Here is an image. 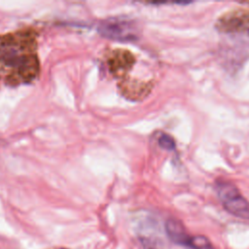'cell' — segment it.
Returning <instances> with one entry per match:
<instances>
[{"label": "cell", "instance_id": "1", "mask_svg": "<svg viewBox=\"0 0 249 249\" xmlns=\"http://www.w3.org/2000/svg\"><path fill=\"white\" fill-rule=\"evenodd\" d=\"M40 73L37 31L23 28L0 35V79L9 86L33 83Z\"/></svg>", "mask_w": 249, "mask_h": 249}, {"label": "cell", "instance_id": "2", "mask_svg": "<svg viewBox=\"0 0 249 249\" xmlns=\"http://www.w3.org/2000/svg\"><path fill=\"white\" fill-rule=\"evenodd\" d=\"M215 190L219 200L230 214L249 220V202L232 183L219 180L216 182Z\"/></svg>", "mask_w": 249, "mask_h": 249}, {"label": "cell", "instance_id": "3", "mask_svg": "<svg viewBox=\"0 0 249 249\" xmlns=\"http://www.w3.org/2000/svg\"><path fill=\"white\" fill-rule=\"evenodd\" d=\"M164 229L168 238L179 246L188 249H215L207 237L190 234L183 224L176 219L170 218L166 220Z\"/></svg>", "mask_w": 249, "mask_h": 249}, {"label": "cell", "instance_id": "4", "mask_svg": "<svg viewBox=\"0 0 249 249\" xmlns=\"http://www.w3.org/2000/svg\"><path fill=\"white\" fill-rule=\"evenodd\" d=\"M98 32L104 37L117 40H132L136 38L132 23L123 18L105 20L98 26Z\"/></svg>", "mask_w": 249, "mask_h": 249}, {"label": "cell", "instance_id": "5", "mask_svg": "<svg viewBox=\"0 0 249 249\" xmlns=\"http://www.w3.org/2000/svg\"><path fill=\"white\" fill-rule=\"evenodd\" d=\"M217 26L225 32L249 33V10H238L225 15L219 19Z\"/></svg>", "mask_w": 249, "mask_h": 249}, {"label": "cell", "instance_id": "6", "mask_svg": "<svg viewBox=\"0 0 249 249\" xmlns=\"http://www.w3.org/2000/svg\"><path fill=\"white\" fill-rule=\"evenodd\" d=\"M159 145L164 149V150H174L175 149V141L174 139L166 133H162L160 134V136L159 137Z\"/></svg>", "mask_w": 249, "mask_h": 249}, {"label": "cell", "instance_id": "7", "mask_svg": "<svg viewBox=\"0 0 249 249\" xmlns=\"http://www.w3.org/2000/svg\"><path fill=\"white\" fill-rule=\"evenodd\" d=\"M56 249H68V248H64V247H59V248H56Z\"/></svg>", "mask_w": 249, "mask_h": 249}]
</instances>
